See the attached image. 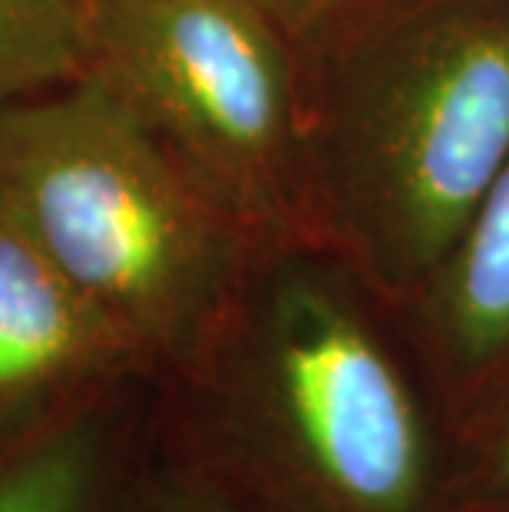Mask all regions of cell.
I'll list each match as a JSON object with an SVG mask.
<instances>
[{
	"label": "cell",
	"mask_w": 509,
	"mask_h": 512,
	"mask_svg": "<svg viewBox=\"0 0 509 512\" xmlns=\"http://www.w3.org/2000/svg\"><path fill=\"white\" fill-rule=\"evenodd\" d=\"M149 440L248 512H424L450 463L397 311L321 242L252 261Z\"/></svg>",
	"instance_id": "obj_1"
},
{
	"label": "cell",
	"mask_w": 509,
	"mask_h": 512,
	"mask_svg": "<svg viewBox=\"0 0 509 512\" xmlns=\"http://www.w3.org/2000/svg\"><path fill=\"white\" fill-rule=\"evenodd\" d=\"M305 67L318 242L404 311L509 162V0H351Z\"/></svg>",
	"instance_id": "obj_2"
},
{
	"label": "cell",
	"mask_w": 509,
	"mask_h": 512,
	"mask_svg": "<svg viewBox=\"0 0 509 512\" xmlns=\"http://www.w3.org/2000/svg\"><path fill=\"white\" fill-rule=\"evenodd\" d=\"M0 202L156 380L199 351L268 252L90 76L0 106Z\"/></svg>",
	"instance_id": "obj_3"
},
{
	"label": "cell",
	"mask_w": 509,
	"mask_h": 512,
	"mask_svg": "<svg viewBox=\"0 0 509 512\" xmlns=\"http://www.w3.org/2000/svg\"><path fill=\"white\" fill-rule=\"evenodd\" d=\"M80 76L262 248L318 242L305 53L252 0H86Z\"/></svg>",
	"instance_id": "obj_4"
},
{
	"label": "cell",
	"mask_w": 509,
	"mask_h": 512,
	"mask_svg": "<svg viewBox=\"0 0 509 512\" xmlns=\"http://www.w3.org/2000/svg\"><path fill=\"white\" fill-rule=\"evenodd\" d=\"M153 380L149 357L0 202V456L83 403Z\"/></svg>",
	"instance_id": "obj_5"
},
{
	"label": "cell",
	"mask_w": 509,
	"mask_h": 512,
	"mask_svg": "<svg viewBox=\"0 0 509 512\" xmlns=\"http://www.w3.org/2000/svg\"><path fill=\"white\" fill-rule=\"evenodd\" d=\"M397 318L450 450L480 437L509 407V162Z\"/></svg>",
	"instance_id": "obj_6"
},
{
	"label": "cell",
	"mask_w": 509,
	"mask_h": 512,
	"mask_svg": "<svg viewBox=\"0 0 509 512\" xmlns=\"http://www.w3.org/2000/svg\"><path fill=\"white\" fill-rule=\"evenodd\" d=\"M146 390L96 397L0 456V512H123L146 456Z\"/></svg>",
	"instance_id": "obj_7"
},
{
	"label": "cell",
	"mask_w": 509,
	"mask_h": 512,
	"mask_svg": "<svg viewBox=\"0 0 509 512\" xmlns=\"http://www.w3.org/2000/svg\"><path fill=\"white\" fill-rule=\"evenodd\" d=\"M86 0H0V106L83 73Z\"/></svg>",
	"instance_id": "obj_8"
},
{
	"label": "cell",
	"mask_w": 509,
	"mask_h": 512,
	"mask_svg": "<svg viewBox=\"0 0 509 512\" xmlns=\"http://www.w3.org/2000/svg\"><path fill=\"white\" fill-rule=\"evenodd\" d=\"M424 512H509V407L480 437L450 450Z\"/></svg>",
	"instance_id": "obj_9"
},
{
	"label": "cell",
	"mask_w": 509,
	"mask_h": 512,
	"mask_svg": "<svg viewBox=\"0 0 509 512\" xmlns=\"http://www.w3.org/2000/svg\"><path fill=\"white\" fill-rule=\"evenodd\" d=\"M123 512H248L209 479L159 453L146 440V456L126 493Z\"/></svg>",
	"instance_id": "obj_10"
},
{
	"label": "cell",
	"mask_w": 509,
	"mask_h": 512,
	"mask_svg": "<svg viewBox=\"0 0 509 512\" xmlns=\"http://www.w3.org/2000/svg\"><path fill=\"white\" fill-rule=\"evenodd\" d=\"M252 4L262 7L298 43L301 53H308L314 43L328 34L331 24L341 17V10L351 0H252Z\"/></svg>",
	"instance_id": "obj_11"
}]
</instances>
